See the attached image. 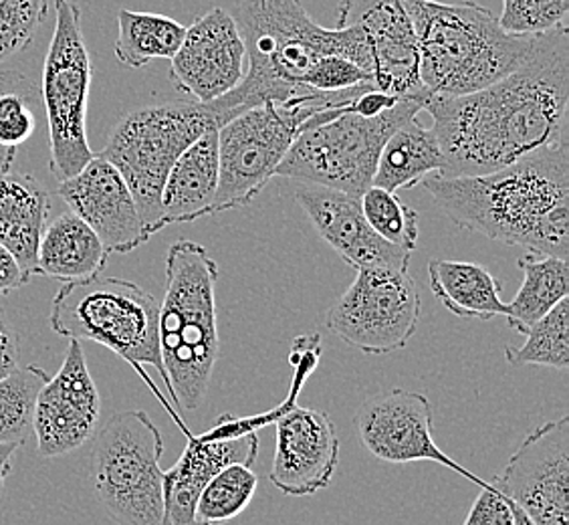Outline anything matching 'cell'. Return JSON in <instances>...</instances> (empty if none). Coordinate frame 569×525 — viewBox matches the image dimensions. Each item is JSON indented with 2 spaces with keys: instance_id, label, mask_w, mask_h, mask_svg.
Returning <instances> with one entry per match:
<instances>
[{
  "instance_id": "34",
  "label": "cell",
  "mask_w": 569,
  "mask_h": 525,
  "mask_svg": "<svg viewBox=\"0 0 569 525\" xmlns=\"http://www.w3.org/2000/svg\"><path fill=\"white\" fill-rule=\"evenodd\" d=\"M49 14V0H0V63L33 43Z\"/></svg>"
},
{
  "instance_id": "3",
  "label": "cell",
  "mask_w": 569,
  "mask_h": 525,
  "mask_svg": "<svg viewBox=\"0 0 569 525\" xmlns=\"http://www.w3.org/2000/svg\"><path fill=\"white\" fill-rule=\"evenodd\" d=\"M247 47L249 69L241 86L207 103L220 126L267 101L309 96L306 79L323 57L338 56L373 73L368 37L358 24L326 29L301 0H247L232 14Z\"/></svg>"
},
{
  "instance_id": "9",
  "label": "cell",
  "mask_w": 569,
  "mask_h": 525,
  "mask_svg": "<svg viewBox=\"0 0 569 525\" xmlns=\"http://www.w3.org/2000/svg\"><path fill=\"white\" fill-rule=\"evenodd\" d=\"M210 130H219V121L207 103L197 101L132 111L111 130L99 156L126 180L150 239L162 230V190L172 166Z\"/></svg>"
},
{
  "instance_id": "26",
  "label": "cell",
  "mask_w": 569,
  "mask_h": 525,
  "mask_svg": "<svg viewBox=\"0 0 569 525\" xmlns=\"http://www.w3.org/2000/svg\"><path fill=\"white\" fill-rule=\"evenodd\" d=\"M428 281L438 301L457 318L489 321L507 316L501 284L482 265L432 259L428 262Z\"/></svg>"
},
{
  "instance_id": "15",
  "label": "cell",
  "mask_w": 569,
  "mask_h": 525,
  "mask_svg": "<svg viewBox=\"0 0 569 525\" xmlns=\"http://www.w3.org/2000/svg\"><path fill=\"white\" fill-rule=\"evenodd\" d=\"M536 525H569V418L527 435L491 482Z\"/></svg>"
},
{
  "instance_id": "5",
  "label": "cell",
  "mask_w": 569,
  "mask_h": 525,
  "mask_svg": "<svg viewBox=\"0 0 569 525\" xmlns=\"http://www.w3.org/2000/svg\"><path fill=\"white\" fill-rule=\"evenodd\" d=\"M219 265L204 245L176 241L166 255V291L158 316L168 394L182 410H197L219 361Z\"/></svg>"
},
{
  "instance_id": "17",
  "label": "cell",
  "mask_w": 569,
  "mask_h": 525,
  "mask_svg": "<svg viewBox=\"0 0 569 525\" xmlns=\"http://www.w3.org/2000/svg\"><path fill=\"white\" fill-rule=\"evenodd\" d=\"M101 418V396L89 373L81 341L69 339L63 364L49 376L37 394L33 435L37 450L47 459H57L81 449L96 437Z\"/></svg>"
},
{
  "instance_id": "25",
  "label": "cell",
  "mask_w": 569,
  "mask_h": 525,
  "mask_svg": "<svg viewBox=\"0 0 569 525\" xmlns=\"http://www.w3.org/2000/svg\"><path fill=\"white\" fill-rule=\"evenodd\" d=\"M445 172L447 160L438 146L437 136L432 128H425L417 116L400 126L383 143L372 187L398 192Z\"/></svg>"
},
{
  "instance_id": "39",
  "label": "cell",
  "mask_w": 569,
  "mask_h": 525,
  "mask_svg": "<svg viewBox=\"0 0 569 525\" xmlns=\"http://www.w3.org/2000/svg\"><path fill=\"white\" fill-rule=\"evenodd\" d=\"M17 445H0V502H2V493H4V485L11 475L12 457L17 453Z\"/></svg>"
},
{
  "instance_id": "19",
  "label": "cell",
  "mask_w": 569,
  "mask_h": 525,
  "mask_svg": "<svg viewBox=\"0 0 569 525\" xmlns=\"http://www.w3.org/2000/svg\"><path fill=\"white\" fill-rule=\"evenodd\" d=\"M350 24L368 37L373 88L400 99H430L418 76L417 33L400 0H341L338 27Z\"/></svg>"
},
{
  "instance_id": "35",
  "label": "cell",
  "mask_w": 569,
  "mask_h": 525,
  "mask_svg": "<svg viewBox=\"0 0 569 525\" xmlns=\"http://www.w3.org/2000/svg\"><path fill=\"white\" fill-rule=\"evenodd\" d=\"M37 128L33 98L29 91L0 89V150L14 153L33 136Z\"/></svg>"
},
{
  "instance_id": "24",
  "label": "cell",
  "mask_w": 569,
  "mask_h": 525,
  "mask_svg": "<svg viewBox=\"0 0 569 525\" xmlns=\"http://www.w3.org/2000/svg\"><path fill=\"white\" fill-rule=\"evenodd\" d=\"M108 257L110 252L98 235L73 212H66L44 227L37 252V275L61 284L88 281L103 274Z\"/></svg>"
},
{
  "instance_id": "20",
  "label": "cell",
  "mask_w": 569,
  "mask_h": 525,
  "mask_svg": "<svg viewBox=\"0 0 569 525\" xmlns=\"http://www.w3.org/2000/svg\"><path fill=\"white\" fill-rule=\"evenodd\" d=\"M59 197L108 252L126 255L150 241L126 180L99 153L81 172L59 182Z\"/></svg>"
},
{
  "instance_id": "8",
  "label": "cell",
  "mask_w": 569,
  "mask_h": 525,
  "mask_svg": "<svg viewBox=\"0 0 569 525\" xmlns=\"http://www.w3.org/2000/svg\"><path fill=\"white\" fill-rule=\"evenodd\" d=\"M358 86L338 93H309L301 98L242 111L219 128V190L212 215L251 205L277 175L299 131L319 111L343 108L358 98Z\"/></svg>"
},
{
  "instance_id": "30",
  "label": "cell",
  "mask_w": 569,
  "mask_h": 525,
  "mask_svg": "<svg viewBox=\"0 0 569 525\" xmlns=\"http://www.w3.org/2000/svg\"><path fill=\"white\" fill-rule=\"evenodd\" d=\"M511 366H546L568 370L569 366V301L561 299L548 316L527 329L526 344L505 348Z\"/></svg>"
},
{
  "instance_id": "6",
  "label": "cell",
  "mask_w": 569,
  "mask_h": 525,
  "mask_svg": "<svg viewBox=\"0 0 569 525\" xmlns=\"http://www.w3.org/2000/svg\"><path fill=\"white\" fill-rule=\"evenodd\" d=\"M425 106L427 101L420 99H400L395 108L372 118L351 110V101L319 111L299 131L274 176L360 198L372 187L383 143Z\"/></svg>"
},
{
  "instance_id": "36",
  "label": "cell",
  "mask_w": 569,
  "mask_h": 525,
  "mask_svg": "<svg viewBox=\"0 0 569 525\" xmlns=\"http://www.w3.org/2000/svg\"><path fill=\"white\" fill-rule=\"evenodd\" d=\"M491 483V482H489ZM511 502L493 485L482 487L462 525H513Z\"/></svg>"
},
{
  "instance_id": "18",
  "label": "cell",
  "mask_w": 569,
  "mask_h": 525,
  "mask_svg": "<svg viewBox=\"0 0 569 525\" xmlns=\"http://www.w3.org/2000/svg\"><path fill=\"white\" fill-rule=\"evenodd\" d=\"M170 63L176 89L197 103H212L239 88L249 59L234 17L220 7L197 17Z\"/></svg>"
},
{
  "instance_id": "23",
  "label": "cell",
  "mask_w": 569,
  "mask_h": 525,
  "mask_svg": "<svg viewBox=\"0 0 569 525\" xmlns=\"http://www.w3.org/2000/svg\"><path fill=\"white\" fill-rule=\"evenodd\" d=\"M219 190V130H210L182 153L162 190L160 227L212 215Z\"/></svg>"
},
{
  "instance_id": "16",
  "label": "cell",
  "mask_w": 569,
  "mask_h": 525,
  "mask_svg": "<svg viewBox=\"0 0 569 525\" xmlns=\"http://www.w3.org/2000/svg\"><path fill=\"white\" fill-rule=\"evenodd\" d=\"M353 428L361 447L372 457L392 465L432 460L457 470L479 487L491 483L460 467L438 447L432 437V405L427 394L395 388L366 398L353 416Z\"/></svg>"
},
{
  "instance_id": "13",
  "label": "cell",
  "mask_w": 569,
  "mask_h": 525,
  "mask_svg": "<svg viewBox=\"0 0 569 525\" xmlns=\"http://www.w3.org/2000/svg\"><path fill=\"white\" fill-rule=\"evenodd\" d=\"M422 299L408 271H358L350 289L329 307L326 328L368 356L402 350L417 334Z\"/></svg>"
},
{
  "instance_id": "22",
  "label": "cell",
  "mask_w": 569,
  "mask_h": 525,
  "mask_svg": "<svg viewBox=\"0 0 569 525\" xmlns=\"http://www.w3.org/2000/svg\"><path fill=\"white\" fill-rule=\"evenodd\" d=\"M49 212L51 197L34 176L0 172V245L29 281L37 277V252Z\"/></svg>"
},
{
  "instance_id": "2",
  "label": "cell",
  "mask_w": 569,
  "mask_h": 525,
  "mask_svg": "<svg viewBox=\"0 0 569 525\" xmlns=\"http://www.w3.org/2000/svg\"><path fill=\"white\" fill-rule=\"evenodd\" d=\"M422 185L459 229L568 261V138L491 175L430 176Z\"/></svg>"
},
{
  "instance_id": "21",
  "label": "cell",
  "mask_w": 569,
  "mask_h": 525,
  "mask_svg": "<svg viewBox=\"0 0 569 525\" xmlns=\"http://www.w3.org/2000/svg\"><path fill=\"white\" fill-rule=\"evenodd\" d=\"M296 198L306 210L319 237L356 271L392 269L408 271L410 255L400 247L380 239L363 217L360 198L346 192L299 185Z\"/></svg>"
},
{
  "instance_id": "10",
  "label": "cell",
  "mask_w": 569,
  "mask_h": 525,
  "mask_svg": "<svg viewBox=\"0 0 569 525\" xmlns=\"http://www.w3.org/2000/svg\"><path fill=\"white\" fill-rule=\"evenodd\" d=\"M91 485L106 514L118 525H162L164 440L143 410L116 413L96 433Z\"/></svg>"
},
{
  "instance_id": "38",
  "label": "cell",
  "mask_w": 569,
  "mask_h": 525,
  "mask_svg": "<svg viewBox=\"0 0 569 525\" xmlns=\"http://www.w3.org/2000/svg\"><path fill=\"white\" fill-rule=\"evenodd\" d=\"M27 284L29 279L22 274L17 259L0 245V296H9Z\"/></svg>"
},
{
  "instance_id": "33",
  "label": "cell",
  "mask_w": 569,
  "mask_h": 525,
  "mask_svg": "<svg viewBox=\"0 0 569 525\" xmlns=\"http://www.w3.org/2000/svg\"><path fill=\"white\" fill-rule=\"evenodd\" d=\"M569 0H503L499 24L517 37H539L568 27Z\"/></svg>"
},
{
  "instance_id": "7",
  "label": "cell",
  "mask_w": 569,
  "mask_h": 525,
  "mask_svg": "<svg viewBox=\"0 0 569 525\" xmlns=\"http://www.w3.org/2000/svg\"><path fill=\"white\" fill-rule=\"evenodd\" d=\"M158 316L160 304L143 287L120 277L98 275L88 281L61 285L51 304L49 324L61 338L96 341L118 354L158 396L160 390L143 370V366L156 368L168 390Z\"/></svg>"
},
{
  "instance_id": "40",
  "label": "cell",
  "mask_w": 569,
  "mask_h": 525,
  "mask_svg": "<svg viewBox=\"0 0 569 525\" xmlns=\"http://www.w3.org/2000/svg\"><path fill=\"white\" fill-rule=\"evenodd\" d=\"M14 153L4 152V150H0V172H9L11 170V166L14 165Z\"/></svg>"
},
{
  "instance_id": "31",
  "label": "cell",
  "mask_w": 569,
  "mask_h": 525,
  "mask_svg": "<svg viewBox=\"0 0 569 525\" xmlns=\"http://www.w3.org/2000/svg\"><path fill=\"white\" fill-rule=\"evenodd\" d=\"M259 477L247 465H230L210 479L198 497L197 525H219L230 522L251 505Z\"/></svg>"
},
{
  "instance_id": "27",
  "label": "cell",
  "mask_w": 569,
  "mask_h": 525,
  "mask_svg": "<svg viewBox=\"0 0 569 525\" xmlns=\"http://www.w3.org/2000/svg\"><path fill=\"white\" fill-rule=\"evenodd\" d=\"M523 284L511 304H507L509 326L526 336L527 329L548 316L569 294V267L566 259L527 252L519 261Z\"/></svg>"
},
{
  "instance_id": "29",
  "label": "cell",
  "mask_w": 569,
  "mask_h": 525,
  "mask_svg": "<svg viewBox=\"0 0 569 525\" xmlns=\"http://www.w3.org/2000/svg\"><path fill=\"white\" fill-rule=\"evenodd\" d=\"M49 380L41 366H19L0 380V445L21 447L33 435L37 394Z\"/></svg>"
},
{
  "instance_id": "12",
  "label": "cell",
  "mask_w": 569,
  "mask_h": 525,
  "mask_svg": "<svg viewBox=\"0 0 569 525\" xmlns=\"http://www.w3.org/2000/svg\"><path fill=\"white\" fill-rule=\"evenodd\" d=\"M321 336L303 334L293 339V390L274 420V457L269 479L289 497H307L328 489L340 465V438L333 420L316 408L297 405V393L318 368Z\"/></svg>"
},
{
  "instance_id": "28",
  "label": "cell",
  "mask_w": 569,
  "mask_h": 525,
  "mask_svg": "<svg viewBox=\"0 0 569 525\" xmlns=\"http://www.w3.org/2000/svg\"><path fill=\"white\" fill-rule=\"evenodd\" d=\"M187 27L156 12L121 9L118 12L116 57L121 66L140 69L156 59H172L180 49Z\"/></svg>"
},
{
  "instance_id": "11",
  "label": "cell",
  "mask_w": 569,
  "mask_h": 525,
  "mask_svg": "<svg viewBox=\"0 0 569 525\" xmlns=\"http://www.w3.org/2000/svg\"><path fill=\"white\" fill-rule=\"evenodd\" d=\"M56 9L41 93L49 126V168L63 182L81 172L96 156L88 140L93 66L81 29V9L71 0H56Z\"/></svg>"
},
{
  "instance_id": "37",
  "label": "cell",
  "mask_w": 569,
  "mask_h": 525,
  "mask_svg": "<svg viewBox=\"0 0 569 525\" xmlns=\"http://www.w3.org/2000/svg\"><path fill=\"white\" fill-rule=\"evenodd\" d=\"M21 361V338L12 326L11 318L0 307V380L19 368Z\"/></svg>"
},
{
  "instance_id": "1",
  "label": "cell",
  "mask_w": 569,
  "mask_h": 525,
  "mask_svg": "<svg viewBox=\"0 0 569 525\" xmlns=\"http://www.w3.org/2000/svg\"><path fill=\"white\" fill-rule=\"evenodd\" d=\"M568 110V27L541 34L533 56L493 86L425 106L447 160L442 176L491 175L566 140Z\"/></svg>"
},
{
  "instance_id": "32",
  "label": "cell",
  "mask_w": 569,
  "mask_h": 525,
  "mask_svg": "<svg viewBox=\"0 0 569 525\" xmlns=\"http://www.w3.org/2000/svg\"><path fill=\"white\" fill-rule=\"evenodd\" d=\"M361 210L373 232L395 247L415 251L418 245V212L396 192L370 187L360 197Z\"/></svg>"
},
{
  "instance_id": "4",
  "label": "cell",
  "mask_w": 569,
  "mask_h": 525,
  "mask_svg": "<svg viewBox=\"0 0 569 525\" xmlns=\"http://www.w3.org/2000/svg\"><path fill=\"white\" fill-rule=\"evenodd\" d=\"M402 4L417 33L418 76L430 98H460L493 86L533 56L541 37L507 33L475 0Z\"/></svg>"
},
{
  "instance_id": "14",
  "label": "cell",
  "mask_w": 569,
  "mask_h": 525,
  "mask_svg": "<svg viewBox=\"0 0 569 525\" xmlns=\"http://www.w3.org/2000/svg\"><path fill=\"white\" fill-rule=\"evenodd\" d=\"M284 406L287 398L267 415L237 418L227 413L202 435H192L187 423H180L178 427L187 435L188 443L174 467L164 470L162 525H197L194 509L202 489L230 465H254L259 455L257 428L274 423Z\"/></svg>"
}]
</instances>
